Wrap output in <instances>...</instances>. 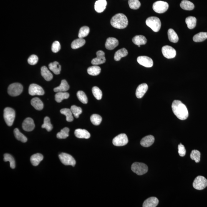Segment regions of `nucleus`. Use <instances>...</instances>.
Instances as JSON below:
<instances>
[{
	"mask_svg": "<svg viewBox=\"0 0 207 207\" xmlns=\"http://www.w3.org/2000/svg\"><path fill=\"white\" fill-rule=\"evenodd\" d=\"M172 111L177 118L181 120H186L189 115L186 106L179 100H175L172 103Z\"/></svg>",
	"mask_w": 207,
	"mask_h": 207,
	"instance_id": "f257e3e1",
	"label": "nucleus"
},
{
	"mask_svg": "<svg viewBox=\"0 0 207 207\" xmlns=\"http://www.w3.org/2000/svg\"><path fill=\"white\" fill-rule=\"evenodd\" d=\"M111 24L114 27L118 29H124L128 25V19L125 15L119 13L112 17Z\"/></svg>",
	"mask_w": 207,
	"mask_h": 207,
	"instance_id": "f03ea898",
	"label": "nucleus"
},
{
	"mask_svg": "<svg viewBox=\"0 0 207 207\" xmlns=\"http://www.w3.org/2000/svg\"><path fill=\"white\" fill-rule=\"evenodd\" d=\"M146 24L155 32H158L161 27L160 19L156 16H151L146 21Z\"/></svg>",
	"mask_w": 207,
	"mask_h": 207,
	"instance_id": "7ed1b4c3",
	"label": "nucleus"
},
{
	"mask_svg": "<svg viewBox=\"0 0 207 207\" xmlns=\"http://www.w3.org/2000/svg\"><path fill=\"white\" fill-rule=\"evenodd\" d=\"M16 116L15 111L11 107H6L4 109V117L6 123L9 126L13 125Z\"/></svg>",
	"mask_w": 207,
	"mask_h": 207,
	"instance_id": "20e7f679",
	"label": "nucleus"
},
{
	"mask_svg": "<svg viewBox=\"0 0 207 207\" xmlns=\"http://www.w3.org/2000/svg\"><path fill=\"white\" fill-rule=\"evenodd\" d=\"M131 169L134 173L137 175H142L147 173L148 167L144 163L135 162L132 165Z\"/></svg>",
	"mask_w": 207,
	"mask_h": 207,
	"instance_id": "39448f33",
	"label": "nucleus"
},
{
	"mask_svg": "<svg viewBox=\"0 0 207 207\" xmlns=\"http://www.w3.org/2000/svg\"><path fill=\"white\" fill-rule=\"evenodd\" d=\"M23 86L19 83H14L10 85L8 88V93L12 96H16L22 92Z\"/></svg>",
	"mask_w": 207,
	"mask_h": 207,
	"instance_id": "423d86ee",
	"label": "nucleus"
},
{
	"mask_svg": "<svg viewBox=\"0 0 207 207\" xmlns=\"http://www.w3.org/2000/svg\"><path fill=\"white\" fill-rule=\"evenodd\" d=\"M193 186L194 188L197 190L204 189L207 186V180L203 176H197L193 181Z\"/></svg>",
	"mask_w": 207,
	"mask_h": 207,
	"instance_id": "0eeeda50",
	"label": "nucleus"
},
{
	"mask_svg": "<svg viewBox=\"0 0 207 207\" xmlns=\"http://www.w3.org/2000/svg\"><path fill=\"white\" fill-rule=\"evenodd\" d=\"M168 3L164 1H157L153 5V9L154 11L158 14L165 13L168 9Z\"/></svg>",
	"mask_w": 207,
	"mask_h": 207,
	"instance_id": "6e6552de",
	"label": "nucleus"
},
{
	"mask_svg": "<svg viewBox=\"0 0 207 207\" xmlns=\"http://www.w3.org/2000/svg\"><path fill=\"white\" fill-rule=\"evenodd\" d=\"M59 158L61 162L65 165H71L74 167L76 162L72 155L67 153H62L59 155Z\"/></svg>",
	"mask_w": 207,
	"mask_h": 207,
	"instance_id": "1a4fd4ad",
	"label": "nucleus"
},
{
	"mask_svg": "<svg viewBox=\"0 0 207 207\" xmlns=\"http://www.w3.org/2000/svg\"><path fill=\"white\" fill-rule=\"evenodd\" d=\"M129 140L128 137L125 134H120L113 139L112 140L114 145L116 146H123L128 143Z\"/></svg>",
	"mask_w": 207,
	"mask_h": 207,
	"instance_id": "9d476101",
	"label": "nucleus"
},
{
	"mask_svg": "<svg viewBox=\"0 0 207 207\" xmlns=\"http://www.w3.org/2000/svg\"><path fill=\"white\" fill-rule=\"evenodd\" d=\"M162 53L164 57L168 59L175 58L176 55V51L171 46L166 45L162 48Z\"/></svg>",
	"mask_w": 207,
	"mask_h": 207,
	"instance_id": "9b49d317",
	"label": "nucleus"
},
{
	"mask_svg": "<svg viewBox=\"0 0 207 207\" xmlns=\"http://www.w3.org/2000/svg\"><path fill=\"white\" fill-rule=\"evenodd\" d=\"M29 93L31 96H42L44 95L45 92L40 86L35 84H32L30 86Z\"/></svg>",
	"mask_w": 207,
	"mask_h": 207,
	"instance_id": "f8f14e48",
	"label": "nucleus"
},
{
	"mask_svg": "<svg viewBox=\"0 0 207 207\" xmlns=\"http://www.w3.org/2000/svg\"><path fill=\"white\" fill-rule=\"evenodd\" d=\"M137 61L140 65L145 67H152L153 64V60L147 56H140L137 58Z\"/></svg>",
	"mask_w": 207,
	"mask_h": 207,
	"instance_id": "ddd939ff",
	"label": "nucleus"
},
{
	"mask_svg": "<svg viewBox=\"0 0 207 207\" xmlns=\"http://www.w3.org/2000/svg\"><path fill=\"white\" fill-rule=\"evenodd\" d=\"M96 58H94L92 61L93 65H98L104 64L106 62L105 53L102 50L97 51L96 53Z\"/></svg>",
	"mask_w": 207,
	"mask_h": 207,
	"instance_id": "4468645a",
	"label": "nucleus"
},
{
	"mask_svg": "<svg viewBox=\"0 0 207 207\" xmlns=\"http://www.w3.org/2000/svg\"><path fill=\"white\" fill-rule=\"evenodd\" d=\"M22 128L25 131L27 132H31L34 129L35 125L34 120L31 118H26L23 122L22 125Z\"/></svg>",
	"mask_w": 207,
	"mask_h": 207,
	"instance_id": "2eb2a0df",
	"label": "nucleus"
},
{
	"mask_svg": "<svg viewBox=\"0 0 207 207\" xmlns=\"http://www.w3.org/2000/svg\"><path fill=\"white\" fill-rule=\"evenodd\" d=\"M148 89V86L147 84L143 83L139 85L136 91V96L137 98H142L146 93Z\"/></svg>",
	"mask_w": 207,
	"mask_h": 207,
	"instance_id": "dca6fc26",
	"label": "nucleus"
},
{
	"mask_svg": "<svg viewBox=\"0 0 207 207\" xmlns=\"http://www.w3.org/2000/svg\"><path fill=\"white\" fill-rule=\"evenodd\" d=\"M119 45L118 40L113 37H109L107 39L105 44V47L109 50H112Z\"/></svg>",
	"mask_w": 207,
	"mask_h": 207,
	"instance_id": "f3484780",
	"label": "nucleus"
},
{
	"mask_svg": "<svg viewBox=\"0 0 207 207\" xmlns=\"http://www.w3.org/2000/svg\"><path fill=\"white\" fill-rule=\"evenodd\" d=\"M154 141V137L152 135H148L142 139L140 141V144L143 147H148L153 144Z\"/></svg>",
	"mask_w": 207,
	"mask_h": 207,
	"instance_id": "a211bd4d",
	"label": "nucleus"
},
{
	"mask_svg": "<svg viewBox=\"0 0 207 207\" xmlns=\"http://www.w3.org/2000/svg\"><path fill=\"white\" fill-rule=\"evenodd\" d=\"M106 0H98L96 2L94 8L97 12L101 13L105 10L107 6Z\"/></svg>",
	"mask_w": 207,
	"mask_h": 207,
	"instance_id": "6ab92c4d",
	"label": "nucleus"
},
{
	"mask_svg": "<svg viewBox=\"0 0 207 207\" xmlns=\"http://www.w3.org/2000/svg\"><path fill=\"white\" fill-rule=\"evenodd\" d=\"M75 136L79 139H88L91 137L90 134L85 129H77L74 132Z\"/></svg>",
	"mask_w": 207,
	"mask_h": 207,
	"instance_id": "aec40b11",
	"label": "nucleus"
},
{
	"mask_svg": "<svg viewBox=\"0 0 207 207\" xmlns=\"http://www.w3.org/2000/svg\"><path fill=\"white\" fill-rule=\"evenodd\" d=\"M158 199L155 197H150L145 200L143 204V207H155L158 204Z\"/></svg>",
	"mask_w": 207,
	"mask_h": 207,
	"instance_id": "412c9836",
	"label": "nucleus"
},
{
	"mask_svg": "<svg viewBox=\"0 0 207 207\" xmlns=\"http://www.w3.org/2000/svg\"><path fill=\"white\" fill-rule=\"evenodd\" d=\"M69 86L68 84L67 81L62 80L61 82L60 85L54 89V91L56 92H65L69 90Z\"/></svg>",
	"mask_w": 207,
	"mask_h": 207,
	"instance_id": "4be33fe9",
	"label": "nucleus"
},
{
	"mask_svg": "<svg viewBox=\"0 0 207 207\" xmlns=\"http://www.w3.org/2000/svg\"><path fill=\"white\" fill-rule=\"evenodd\" d=\"M44 159V157L40 153H37L31 156V163L34 166H37Z\"/></svg>",
	"mask_w": 207,
	"mask_h": 207,
	"instance_id": "5701e85b",
	"label": "nucleus"
},
{
	"mask_svg": "<svg viewBox=\"0 0 207 207\" xmlns=\"http://www.w3.org/2000/svg\"><path fill=\"white\" fill-rule=\"evenodd\" d=\"M41 74L43 78L47 81H50L53 79V76L47 68L43 66L41 68Z\"/></svg>",
	"mask_w": 207,
	"mask_h": 207,
	"instance_id": "b1692460",
	"label": "nucleus"
},
{
	"mask_svg": "<svg viewBox=\"0 0 207 207\" xmlns=\"http://www.w3.org/2000/svg\"><path fill=\"white\" fill-rule=\"evenodd\" d=\"M31 104L36 110L41 111L44 108V104L43 102L38 97H35L31 99Z\"/></svg>",
	"mask_w": 207,
	"mask_h": 207,
	"instance_id": "393cba45",
	"label": "nucleus"
},
{
	"mask_svg": "<svg viewBox=\"0 0 207 207\" xmlns=\"http://www.w3.org/2000/svg\"><path fill=\"white\" fill-rule=\"evenodd\" d=\"M132 41L136 45H144L146 44L147 39L145 36L142 35H136L132 39Z\"/></svg>",
	"mask_w": 207,
	"mask_h": 207,
	"instance_id": "a878e982",
	"label": "nucleus"
},
{
	"mask_svg": "<svg viewBox=\"0 0 207 207\" xmlns=\"http://www.w3.org/2000/svg\"><path fill=\"white\" fill-rule=\"evenodd\" d=\"M128 51L127 49L125 48H122L115 52L114 54V59L116 61L120 60L122 58L126 57L128 55Z\"/></svg>",
	"mask_w": 207,
	"mask_h": 207,
	"instance_id": "bb28decb",
	"label": "nucleus"
},
{
	"mask_svg": "<svg viewBox=\"0 0 207 207\" xmlns=\"http://www.w3.org/2000/svg\"><path fill=\"white\" fill-rule=\"evenodd\" d=\"M49 68L51 71L55 74H60L61 67L59 62H54L50 63L49 65Z\"/></svg>",
	"mask_w": 207,
	"mask_h": 207,
	"instance_id": "cd10ccee",
	"label": "nucleus"
},
{
	"mask_svg": "<svg viewBox=\"0 0 207 207\" xmlns=\"http://www.w3.org/2000/svg\"><path fill=\"white\" fill-rule=\"evenodd\" d=\"M180 6L182 9L186 11H191L194 9L195 6L193 3L187 0H183L180 3Z\"/></svg>",
	"mask_w": 207,
	"mask_h": 207,
	"instance_id": "c85d7f7f",
	"label": "nucleus"
},
{
	"mask_svg": "<svg viewBox=\"0 0 207 207\" xmlns=\"http://www.w3.org/2000/svg\"><path fill=\"white\" fill-rule=\"evenodd\" d=\"M86 41L83 38H79L76 39L75 40L73 41L71 47L73 49H77L82 47L85 44Z\"/></svg>",
	"mask_w": 207,
	"mask_h": 207,
	"instance_id": "c756f323",
	"label": "nucleus"
},
{
	"mask_svg": "<svg viewBox=\"0 0 207 207\" xmlns=\"http://www.w3.org/2000/svg\"><path fill=\"white\" fill-rule=\"evenodd\" d=\"M196 19L194 16H189L185 20L186 24L189 29H193L196 25Z\"/></svg>",
	"mask_w": 207,
	"mask_h": 207,
	"instance_id": "7c9ffc66",
	"label": "nucleus"
},
{
	"mask_svg": "<svg viewBox=\"0 0 207 207\" xmlns=\"http://www.w3.org/2000/svg\"><path fill=\"white\" fill-rule=\"evenodd\" d=\"M60 112L61 114L66 116L67 121L71 122L73 120V117L71 109L67 108L63 109L60 110Z\"/></svg>",
	"mask_w": 207,
	"mask_h": 207,
	"instance_id": "2f4dec72",
	"label": "nucleus"
},
{
	"mask_svg": "<svg viewBox=\"0 0 207 207\" xmlns=\"http://www.w3.org/2000/svg\"><path fill=\"white\" fill-rule=\"evenodd\" d=\"M207 39V32H201L195 35L193 37V40L196 42H200Z\"/></svg>",
	"mask_w": 207,
	"mask_h": 207,
	"instance_id": "473e14b6",
	"label": "nucleus"
},
{
	"mask_svg": "<svg viewBox=\"0 0 207 207\" xmlns=\"http://www.w3.org/2000/svg\"><path fill=\"white\" fill-rule=\"evenodd\" d=\"M87 72L89 75L97 76L100 73L101 68L97 65H94L89 67L87 69Z\"/></svg>",
	"mask_w": 207,
	"mask_h": 207,
	"instance_id": "72a5a7b5",
	"label": "nucleus"
},
{
	"mask_svg": "<svg viewBox=\"0 0 207 207\" xmlns=\"http://www.w3.org/2000/svg\"><path fill=\"white\" fill-rule=\"evenodd\" d=\"M168 39L171 42L176 43L178 41V36L173 29H170L168 30Z\"/></svg>",
	"mask_w": 207,
	"mask_h": 207,
	"instance_id": "f704fd0d",
	"label": "nucleus"
},
{
	"mask_svg": "<svg viewBox=\"0 0 207 207\" xmlns=\"http://www.w3.org/2000/svg\"><path fill=\"white\" fill-rule=\"evenodd\" d=\"M69 97V94L67 92H58L55 94V100L57 102H61L64 99H67Z\"/></svg>",
	"mask_w": 207,
	"mask_h": 207,
	"instance_id": "c9c22d12",
	"label": "nucleus"
},
{
	"mask_svg": "<svg viewBox=\"0 0 207 207\" xmlns=\"http://www.w3.org/2000/svg\"><path fill=\"white\" fill-rule=\"evenodd\" d=\"M14 134L16 139H17L18 140L20 141L23 142V143H25V142H27V138H26L25 136L20 132L19 129L17 128L15 129L14 130Z\"/></svg>",
	"mask_w": 207,
	"mask_h": 207,
	"instance_id": "e433bc0d",
	"label": "nucleus"
},
{
	"mask_svg": "<svg viewBox=\"0 0 207 207\" xmlns=\"http://www.w3.org/2000/svg\"><path fill=\"white\" fill-rule=\"evenodd\" d=\"M4 160L5 162H9L10 167L12 169L15 168L16 163L14 159L11 155L9 154L6 153L4 155Z\"/></svg>",
	"mask_w": 207,
	"mask_h": 207,
	"instance_id": "4c0bfd02",
	"label": "nucleus"
},
{
	"mask_svg": "<svg viewBox=\"0 0 207 207\" xmlns=\"http://www.w3.org/2000/svg\"><path fill=\"white\" fill-rule=\"evenodd\" d=\"M43 129H45L48 132H50L52 130L53 125L51 123L50 119L48 117H46L44 119V124L41 126Z\"/></svg>",
	"mask_w": 207,
	"mask_h": 207,
	"instance_id": "58836bf2",
	"label": "nucleus"
},
{
	"mask_svg": "<svg viewBox=\"0 0 207 207\" xmlns=\"http://www.w3.org/2000/svg\"><path fill=\"white\" fill-rule=\"evenodd\" d=\"M91 122L93 125H100L102 122V118L100 115L97 114H94L90 117Z\"/></svg>",
	"mask_w": 207,
	"mask_h": 207,
	"instance_id": "ea45409f",
	"label": "nucleus"
},
{
	"mask_svg": "<svg viewBox=\"0 0 207 207\" xmlns=\"http://www.w3.org/2000/svg\"><path fill=\"white\" fill-rule=\"evenodd\" d=\"M69 129L68 127H65L57 134V137L59 139H66L69 136Z\"/></svg>",
	"mask_w": 207,
	"mask_h": 207,
	"instance_id": "a19ab883",
	"label": "nucleus"
},
{
	"mask_svg": "<svg viewBox=\"0 0 207 207\" xmlns=\"http://www.w3.org/2000/svg\"><path fill=\"white\" fill-rule=\"evenodd\" d=\"M90 31V29L88 26H82L79 30L78 37L79 38H83L88 35Z\"/></svg>",
	"mask_w": 207,
	"mask_h": 207,
	"instance_id": "79ce46f5",
	"label": "nucleus"
},
{
	"mask_svg": "<svg viewBox=\"0 0 207 207\" xmlns=\"http://www.w3.org/2000/svg\"><path fill=\"white\" fill-rule=\"evenodd\" d=\"M201 153L198 150H194L192 151L190 154V158L192 160L195 161L196 163H199L200 162Z\"/></svg>",
	"mask_w": 207,
	"mask_h": 207,
	"instance_id": "37998d69",
	"label": "nucleus"
},
{
	"mask_svg": "<svg viewBox=\"0 0 207 207\" xmlns=\"http://www.w3.org/2000/svg\"><path fill=\"white\" fill-rule=\"evenodd\" d=\"M78 99L83 104H87L88 102V99L86 94L82 91H79L77 93Z\"/></svg>",
	"mask_w": 207,
	"mask_h": 207,
	"instance_id": "c03bdc74",
	"label": "nucleus"
},
{
	"mask_svg": "<svg viewBox=\"0 0 207 207\" xmlns=\"http://www.w3.org/2000/svg\"><path fill=\"white\" fill-rule=\"evenodd\" d=\"M92 92L95 98L97 100H100L102 99V93L101 90L97 87H92Z\"/></svg>",
	"mask_w": 207,
	"mask_h": 207,
	"instance_id": "a18cd8bd",
	"label": "nucleus"
},
{
	"mask_svg": "<svg viewBox=\"0 0 207 207\" xmlns=\"http://www.w3.org/2000/svg\"><path fill=\"white\" fill-rule=\"evenodd\" d=\"M70 109L76 118H79V115L82 112V109L75 105L72 106Z\"/></svg>",
	"mask_w": 207,
	"mask_h": 207,
	"instance_id": "49530a36",
	"label": "nucleus"
},
{
	"mask_svg": "<svg viewBox=\"0 0 207 207\" xmlns=\"http://www.w3.org/2000/svg\"><path fill=\"white\" fill-rule=\"evenodd\" d=\"M128 3L130 8L132 9H138L141 6V3L139 0H129Z\"/></svg>",
	"mask_w": 207,
	"mask_h": 207,
	"instance_id": "de8ad7c7",
	"label": "nucleus"
},
{
	"mask_svg": "<svg viewBox=\"0 0 207 207\" xmlns=\"http://www.w3.org/2000/svg\"><path fill=\"white\" fill-rule=\"evenodd\" d=\"M39 58L37 56L32 54L30 57L28 59V62L31 65H34L37 64Z\"/></svg>",
	"mask_w": 207,
	"mask_h": 207,
	"instance_id": "09e8293b",
	"label": "nucleus"
},
{
	"mask_svg": "<svg viewBox=\"0 0 207 207\" xmlns=\"http://www.w3.org/2000/svg\"><path fill=\"white\" fill-rule=\"evenodd\" d=\"M61 49L60 43L59 41H56L53 43L52 46V50L53 52L56 53L59 52Z\"/></svg>",
	"mask_w": 207,
	"mask_h": 207,
	"instance_id": "8fccbe9b",
	"label": "nucleus"
},
{
	"mask_svg": "<svg viewBox=\"0 0 207 207\" xmlns=\"http://www.w3.org/2000/svg\"><path fill=\"white\" fill-rule=\"evenodd\" d=\"M178 153L180 156L183 157L185 156L186 153V150L185 149L184 146L180 143L178 146Z\"/></svg>",
	"mask_w": 207,
	"mask_h": 207,
	"instance_id": "3c124183",
	"label": "nucleus"
},
{
	"mask_svg": "<svg viewBox=\"0 0 207 207\" xmlns=\"http://www.w3.org/2000/svg\"><path fill=\"white\" fill-rule=\"evenodd\" d=\"M138 47H140V45H138Z\"/></svg>",
	"mask_w": 207,
	"mask_h": 207,
	"instance_id": "603ef678",
	"label": "nucleus"
}]
</instances>
